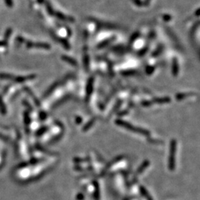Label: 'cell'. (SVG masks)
Segmentation results:
<instances>
[{
  "mask_svg": "<svg viewBox=\"0 0 200 200\" xmlns=\"http://www.w3.org/2000/svg\"><path fill=\"white\" fill-rule=\"evenodd\" d=\"M148 165H149V162L148 161H145L143 162V164L140 167H139V170H138V172H142V171H144V168H145L146 167H148Z\"/></svg>",
  "mask_w": 200,
  "mask_h": 200,
  "instance_id": "obj_8",
  "label": "cell"
},
{
  "mask_svg": "<svg viewBox=\"0 0 200 200\" xmlns=\"http://www.w3.org/2000/svg\"><path fill=\"white\" fill-rule=\"evenodd\" d=\"M179 73V65L177 61L174 60V63H173V74L174 76H177Z\"/></svg>",
  "mask_w": 200,
  "mask_h": 200,
  "instance_id": "obj_5",
  "label": "cell"
},
{
  "mask_svg": "<svg viewBox=\"0 0 200 200\" xmlns=\"http://www.w3.org/2000/svg\"><path fill=\"white\" fill-rule=\"evenodd\" d=\"M116 124L118 125L119 126L122 127V128H125V129L128 130V131H131L132 132H136L139 134L143 135V136H149L150 133L149 131H147V130L142 129L141 128H138V127L133 126L131 124L128 123V122H125V121L122 120V119H117L116 120Z\"/></svg>",
  "mask_w": 200,
  "mask_h": 200,
  "instance_id": "obj_1",
  "label": "cell"
},
{
  "mask_svg": "<svg viewBox=\"0 0 200 200\" xmlns=\"http://www.w3.org/2000/svg\"><path fill=\"white\" fill-rule=\"evenodd\" d=\"M63 60H64L65 61L68 62L70 63V64L73 65H76V62L75 60H73V59L68 58V57H63Z\"/></svg>",
  "mask_w": 200,
  "mask_h": 200,
  "instance_id": "obj_9",
  "label": "cell"
},
{
  "mask_svg": "<svg viewBox=\"0 0 200 200\" xmlns=\"http://www.w3.org/2000/svg\"><path fill=\"white\" fill-rule=\"evenodd\" d=\"M191 95H193V93H179V94L176 95V99L178 100H181L183 99H185L187 96H191Z\"/></svg>",
  "mask_w": 200,
  "mask_h": 200,
  "instance_id": "obj_6",
  "label": "cell"
},
{
  "mask_svg": "<svg viewBox=\"0 0 200 200\" xmlns=\"http://www.w3.org/2000/svg\"><path fill=\"white\" fill-rule=\"evenodd\" d=\"M154 102L159 103V104H164L171 101V99L169 97H162V98H157L154 100Z\"/></svg>",
  "mask_w": 200,
  "mask_h": 200,
  "instance_id": "obj_4",
  "label": "cell"
},
{
  "mask_svg": "<svg viewBox=\"0 0 200 200\" xmlns=\"http://www.w3.org/2000/svg\"><path fill=\"white\" fill-rule=\"evenodd\" d=\"M177 142L175 139H172L170 144V153L168 157V167L171 171H173L175 168V156L176 151Z\"/></svg>",
  "mask_w": 200,
  "mask_h": 200,
  "instance_id": "obj_2",
  "label": "cell"
},
{
  "mask_svg": "<svg viewBox=\"0 0 200 200\" xmlns=\"http://www.w3.org/2000/svg\"><path fill=\"white\" fill-rule=\"evenodd\" d=\"M151 101H143L142 102V105L143 106H145V107H148V106L151 105Z\"/></svg>",
  "mask_w": 200,
  "mask_h": 200,
  "instance_id": "obj_10",
  "label": "cell"
},
{
  "mask_svg": "<svg viewBox=\"0 0 200 200\" xmlns=\"http://www.w3.org/2000/svg\"><path fill=\"white\" fill-rule=\"evenodd\" d=\"M6 2H7V5H9V6L12 5V1H11V0H6Z\"/></svg>",
  "mask_w": 200,
  "mask_h": 200,
  "instance_id": "obj_11",
  "label": "cell"
},
{
  "mask_svg": "<svg viewBox=\"0 0 200 200\" xmlns=\"http://www.w3.org/2000/svg\"><path fill=\"white\" fill-rule=\"evenodd\" d=\"M93 82H94L93 78H90L88 80V82L87 88H86V96H87V99H89V97H90V94L92 93V90H93Z\"/></svg>",
  "mask_w": 200,
  "mask_h": 200,
  "instance_id": "obj_3",
  "label": "cell"
},
{
  "mask_svg": "<svg viewBox=\"0 0 200 200\" xmlns=\"http://www.w3.org/2000/svg\"><path fill=\"white\" fill-rule=\"evenodd\" d=\"M93 123H94V119H92V120H90V122H88V123H87L85 125L83 131H88V129H90V128L92 126V125H93Z\"/></svg>",
  "mask_w": 200,
  "mask_h": 200,
  "instance_id": "obj_7",
  "label": "cell"
}]
</instances>
